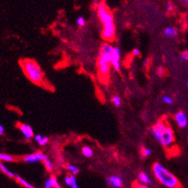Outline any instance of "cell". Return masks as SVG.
I'll return each instance as SVG.
<instances>
[{
    "label": "cell",
    "instance_id": "cell-5",
    "mask_svg": "<svg viewBox=\"0 0 188 188\" xmlns=\"http://www.w3.org/2000/svg\"><path fill=\"white\" fill-rule=\"evenodd\" d=\"M23 72L26 77L34 84L41 85L44 82V73L35 61L23 59L20 62Z\"/></svg>",
    "mask_w": 188,
    "mask_h": 188
},
{
    "label": "cell",
    "instance_id": "cell-30",
    "mask_svg": "<svg viewBox=\"0 0 188 188\" xmlns=\"http://www.w3.org/2000/svg\"><path fill=\"white\" fill-rule=\"evenodd\" d=\"M164 74H165V71H164L163 67H159L158 69H157V74H158L160 77H162V76H163Z\"/></svg>",
    "mask_w": 188,
    "mask_h": 188
},
{
    "label": "cell",
    "instance_id": "cell-29",
    "mask_svg": "<svg viewBox=\"0 0 188 188\" xmlns=\"http://www.w3.org/2000/svg\"><path fill=\"white\" fill-rule=\"evenodd\" d=\"M181 59L184 61L188 60V50H186V51L183 52L181 54Z\"/></svg>",
    "mask_w": 188,
    "mask_h": 188
},
{
    "label": "cell",
    "instance_id": "cell-16",
    "mask_svg": "<svg viewBox=\"0 0 188 188\" xmlns=\"http://www.w3.org/2000/svg\"><path fill=\"white\" fill-rule=\"evenodd\" d=\"M0 159H1V160L5 162H13L16 160L13 156L5 153L0 154Z\"/></svg>",
    "mask_w": 188,
    "mask_h": 188
},
{
    "label": "cell",
    "instance_id": "cell-32",
    "mask_svg": "<svg viewBox=\"0 0 188 188\" xmlns=\"http://www.w3.org/2000/svg\"><path fill=\"white\" fill-rule=\"evenodd\" d=\"M42 137H43V136H42L40 134H36V135H35V137H34V138H35V141H36L37 143H38V142L40 141V139H41Z\"/></svg>",
    "mask_w": 188,
    "mask_h": 188
},
{
    "label": "cell",
    "instance_id": "cell-36",
    "mask_svg": "<svg viewBox=\"0 0 188 188\" xmlns=\"http://www.w3.org/2000/svg\"><path fill=\"white\" fill-rule=\"evenodd\" d=\"M187 87H188V82H187Z\"/></svg>",
    "mask_w": 188,
    "mask_h": 188
},
{
    "label": "cell",
    "instance_id": "cell-25",
    "mask_svg": "<svg viewBox=\"0 0 188 188\" xmlns=\"http://www.w3.org/2000/svg\"><path fill=\"white\" fill-rule=\"evenodd\" d=\"M48 141H49L48 137H42L38 143L40 145H41V146H44V145H47V143H48Z\"/></svg>",
    "mask_w": 188,
    "mask_h": 188
},
{
    "label": "cell",
    "instance_id": "cell-35",
    "mask_svg": "<svg viewBox=\"0 0 188 188\" xmlns=\"http://www.w3.org/2000/svg\"><path fill=\"white\" fill-rule=\"evenodd\" d=\"M183 1H184V2L185 3L187 6H188V0H183Z\"/></svg>",
    "mask_w": 188,
    "mask_h": 188
},
{
    "label": "cell",
    "instance_id": "cell-33",
    "mask_svg": "<svg viewBox=\"0 0 188 188\" xmlns=\"http://www.w3.org/2000/svg\"><path fill=\"white\" fill-rule=\"evenodd\" d=\"M172 8H173V6H172V3H168V4L167 5V9L168 10V11H172Z\"/></svg>",
    "mask_w": 188,
    "mask_h": 188
},
{
    "label": "cell",
    "instance_id": "cell-2",
    "mask_svg": "<svg viewBox=\"0 0 188 188\" xmlns=\"http://www.w3.org/2000/svg\"><path fill=\"white\" fill-rule=\"evenodd\" d=\"M98 16L103 24L102 38L107 42L114 40L116 37V26L113 13L104 2H101L97 8Z\"/></svg>",
    "mask_w": 188,
    "mask_h": 188
},
{
    "label": "cell",
    "instance_id": "cell-17",
    "mask_svg": "<svg viewBox=\"0 0 188 188\" xmlns=\"http://www.w3.org/2000/svg\"><path fill=\"white\" fill-rule=\"evenodd\" d=\"M82 153L85 157H91L93 155V151L90 147L89 146H84L82 148Z\"/></svg>",
    "mask_w": 188,
    "mask_h": 188
},
{
    "label": "cell",
    "instance_id": "cell-1",
    "mask_svg": "<svg viewBox=\"0 0 188 188\" xmlns=\"http://www.w3.org/2000/svg\"><path fill=\"white\" fill-rule=\"evenodd\" d=\"M152 134L157 142L166 148L178 153V149L176 147L175 134L170 125L166 121H159L152 128Z\"/></svg>",
    "mask_w": 188,
    "mask_h": 188
},
{
    "label": "cell",
    "instance_id": "cell-7",
    "mask_svg": "<svg viewBox=\"0 0 188 188\" xmlns=\"http://www.w3.org/2000/svg\"><path fill=\"white\" fill-rule=\"evenodd\" d=\"M47 155L41 153V152H38L35 153L27 155L23 157V160L27 163H37L40 161H43L44 159Z\"/></svg>",
    "mask_w": 188,
    "mask_h": 188
},
{
    "label": "cell",
    "instance_id": "cell-4",
    "mask_svg": "<svg viewBox=\"0 0 188 188\" xmlns=\"http://www.w3.org/2000/svg\"><path fill=\"white\" fill-rule=\"evenodd\" d=\"M113 50V47L107 42L103 44L100 49L98 60V74L101 79H106L109 76V70L112 66L111 60Z\"/></svg>",
    "mask_w": 188,
    "mask_h": 188
},
{
    "label": "cell",
    "instance_id": "cell-14",
    "mask_svg": "<svg viewBox=\"0 0 188 188\" xmlns=\"http://www.w3.org/2000/svg\"><path fill=\"white\" fill-rule=\"evenodd\" d=\"M16 180H17V182L19 183L20 184H21V185L23 186L24 187H26V188H35L33 184H30L29 182H27L26 180H25V179L23 178L20 177V176H17V177L16 178Z\"/></svg>",
    "mask_w": 188,
    "mask_h": 188
},
{
    "label": "cell",
    "instance_id": "cell-9",
    "mask_svg": "<svg viewBox=\"0 0 188 188\" xmlns=\"http://www.w3.org/2000/svg\"><path fill=\"white\" fill-rule=\"evenodd\" d=\"M106 184L113 188H120L122 186L123 181L118 175L109 176L106 179Z\"/></svg>",
    "mask_w": 188,
    "mask_h": 188
},
{
    "label": "cell",
    "instance_id": "cell-24",
    "mask_svg": "<svg viewBox=\"0 0 188 188\" xmlns=\"http://www.w3.org/2000/svg\"><path fill=\"white\" fill-rule=\"evenodd\" d=\"M51 178L52 180V182H53V188H62V187L59 185L56 177L55 175H51Z\"/></svg>",
    "mask_w": 188,
    "mask_h": 188
},
{
    "label": "cell",
    "instance_id": "cell-23",
    "mask_svg": "<svg viewBox=\"0 0 188 188\" xmlns=\"http://www.w3.org/2000/svg\"><path fill=\"white\" fill-rule=\"evenodd\" d=\"M162 100L163 101L167 104H172V103H173V100L169 97V96H163Z\"/></svg>",
    "mask_w": 188,
    "mask_h": 188
},
{
    "label": "cell",
    "instance_id": "cell-10",
    "mask_svg": "<svg viewBox=\"0 0 188 188\" xmlns=\"http://www.w3.org/2000/svg\"><path fill=\"white\" fill-rule=\"evenodd\" d=\"M175 120L178 125V127L182 128H184L187 127V118L186 115L182 111L178 112L175 115Z\"/></svg>",
    "mask_w": 188,
    "mask_h": 188
},
{
    "label": "cell",
    "instance_id": "cell-26",
    "mask_svg": "<svg viewBox=\"0 0 188 188\" xmlns=\"http://www.w3.org/2000/svg\"><path fill=\"white\" fill-rule=\"evenodd\" d=\"M71 179H72V182H71V188H79L78 187V184L77 183V179H76V178L74 177V175H71Z\"/></svg>",
    "mask_w": 188,
    "mask_h": 188
},
{
    "label": "cell",
    "instance_id": "cell-19",
    "mask_svg": "<svg viewBox=\"0 0 188 188\" xmlns=\"http://www.w3.org/2000/svg\"><path fill=\"white\" fill-rule=\"evenodd\" d=\"M111 101L112 103H113V104L115 106H116V107H118V106H121V104H122L121 98L118 95H113L111 98Z\"/></svg>",
    "mask_w": 188,
    "mask_h": 188
},
{
    "label": "cell",
    "instance_id": "cell-20",
    "mask_svg": "<svg viewBox=\"0 0 188 188\" xmlns=\"http://www.w3.org/2000/svg\"><path fill=\"white\" fill-rule=\"evenodd\" d=\"M76 23H77V25L79 27H83V26H86V19H85L84 17L79 16L77 18Z\"/></svg>",
    "mask_w": 188,
    "mask_h": 188
},
{
    "label": "cell",
    "instance_id": "cell-31",
    "mask_svg": "<svg viewBox=\"0 0 188 188\" xmlns=\"http://www.w3.org/2000/svg\"><path fill=\"white\" fill-rule=\"evenodd\" d=\"M133 54L134 56L139 57V56H140V55H141V52H140V50H139L138 48H134L133 50Z\"/></svg>",
    "mask_w": 188,
    "mask_h": 188
},
{
    "label": "cell",
    "instance_id": "cell-15",
    "mask_svg": "<svg viewBox=\"0 0 188 188\" xmlns=\"http://www.w3.org/2000/svg\"><path fill=\"white\" fill-rule=\"evenodd\" d=\"M43 162H44V164L45 168L47 169V171H49V172H51V171H52V169H53V164H52L51 160L48 158L47 156H46L45 158L44 159Z\"/></svg>",
    "mask_w": 188,
    "mask_h": 188
},
{
    "label": "cell",
    "instance_id": "cell-28",
    "mask_svg": "<svg viewBox=\"0 0 188 188\" xmlns=\"http://www.w3.org/2000/svg\"><path fill=\"white\" fill-rule=\"evenodd\" d=\"M71 182H72L71 175L66 176L65 178V183L66 184H67V186H70V187H71Z\"/></svg>",
    "mask_w": 188,
    "mask_h": 188
},
{
    "label": "cell",
    "instance_id": "cell-18",
    "mask_svg": "<svg viewBox=\"0 0 188 188\" xmlns=\"http://www.w3.org/2000/svg\"><path fill=\"white\" fill-rule=\"evenodd\" d=\"M66 169H67L68 172H71L73 175H77L79 172V169H78L77 167H75V166L74 165H71V164H68V165L66 166Z\"/></svg>",
    "mask_w": 188,
    "mask_h": 188
},
{
    "label": "cell",
    "instance_id": "cell-13",
    "mask_svg": "<svg viewBox=\"0 0 188 188\" xmlns=\"http://www.w3.org/2000/svg\"><path fill=\"white\" fill-rule=\"evenodd\" d=\"M164 35L169 38H175L178 35V31L173 27H167L164 30Z\"/></svg>",
    "mask_w": 188,
    "mask_h": 188
},
{
    "label": "cell",
    "instance_id": "cell-27",
    "mask_svg": "<svg viewBox=\"0 0 188 188\" xmlns=\"http://www.w3.org/2000/svg\"><path fill=\"white\" fill-rule=\"evenodd\" d=\"M133 188H149L147 185H144V184H139L137 182H134L132 185Z\"/></svg>",
    "mask_w": 188,
    "mask_h": 188
},
{
    "label": "cell",
    "instance_id": "cell-8",
    "mask_svg": "<svg viewBox=\"0 0 188 188\" xmlns=\"http://www.w3.org/2000/svg\"><path fill=\"white\" fill-rule=\"evenodd\" d=\"M18 128L26 140H31L34 136V132L30 125L26 124H18Z\"/></svg>",
    "mask_w": 188,
    "mask_h": 188
},
{
    "label": "cell",
    "instance_id": "cell-12",
    "mask_svg": "<svg viewBox=\"0 0 188 188\" xmlns=\"http://www.w3.org/2000/svg\"><path fill=\"white\" fill-rule=\"evenodd\" d=\"M0 169H1V171L3 172V173L6 174V175L7 176H8V177L16 179V178L18 176L17 174H15L14 172H11L9 169L7 168L6 166H5V164H3L2 163H0Z\"/></svg>",
    "mask_w": 188,
    "mask_h": 188
},
{
    "label": "cell",
    "instance_id": "cell-3",
    "mask_svg": "<svg viewBox=\"0 0 188 188\" xmlns=\"http://www.w3.org/2000/svg\"><path fill=\"white\" fill-rule=\"evenodd\" d=\"M152 171L156 179L167 188H182L183 185L176 176L166 169L160 163H155Z\"/></svg>",
    "mask_w": 188,
    "mask_h": 188
},
{
    "label": "cell",
    "instance_id": "cell-11",
    "mask_svg": "<svg viewBox=\"0 0 188 188\" xmlns=\"http://www.w3.org/2000/svg\"><path fill=\"white\" fill-rule=\"evenodd\" d=\"M138 179L140 183L144 185H153V182H152V179L147 173L144 172H141L138 175Z\"/></svg>",
    "mask_w": 188,
    "mask_h": 188
},
{
    "label": "cell",
    "instance_id": "cell-21",
    "mask_svg": "<svg viewBox=\"0 0 188 188\" xmlns=\"http://www.w3.org/2000/svg\"><path fill=\"white\" fill-rule=\"evenodd\" d=\"M141 155L143 157H147L152 155V150L147 148H143L141 151Z\"/></svg>",
    "mask_w": 188,
    "mask_h": 188
},
{
    "label": "cell",
    "instance_id": "cell-34",
    "mask_svg": "<svg viewBox=\"0 0 188 188\" xmlns=\"http://www.w3.org/2000/svg\"><path fill=\"white\" fill-rule=\"evenodd\" d=\"M4 133V128L2 125H0V135H2Z\"/></svg>",
    "mask_w": 188,
    "mask_h": 188
},
{
    "label": "cell",
    "instance_id": "cell-22",
    "mask_svg": "<svg viewBox=\"0 0 188 188\" xmlns=\"http://www.w3.org/2000/svg\"><path fill=\"white\" fill-rule=\"evenodd\" d=\"M44 187L45 188H53V182H52L51 177H50V178L47 179V180H46V182H44Z\"/></svg>",
    "mask_w": 188,
    "mask_h": 188
},
{
    "label": "cell",
    "instance_id": "cell-6",
    "mask_svg": "<svg viewBox=\"0 0 188 188\" xmlns=\"http://www.w3.org/2000/svg\"><path fill=\"white\" fill-rule=\"evenodd\" d=\"M111 65L116 71H119L121 69V50L119 47H113Z\"/></svg>",
    "mask_w": 188,
    "mask_h": 188
}]
</instances>
